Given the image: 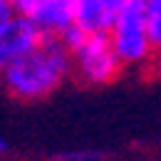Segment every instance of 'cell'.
Masks as SVG:
<instances>
[{
    "label": "cell",
    "mask_w": 161,
    "mask_h": 161,
    "mask_svg": "<svg viewBox=\"0 0 161 161\" xmlns=\"http://www.w3.org/2000/svg\"><path fill=\"white\" fill-rule=\"evenodd\" d=\"M72 77L69 50L62 37H40L20 60H15L0 77L8 94L22 102H37L57 92Z\"/></svg>",
    "instance_id": "cell-1"
},
{
    "label": "cell",
    "mask_w": 161,
    "mask_h": 161,
    "mask_svg": "<svg viewBox=\"0 0 161 161\" xmlns=\"http://www.w3.org/2000/svg\"><path fill=\"white\" fill-rule=\"evenodd\" d=\"M69 50L72 77L87 87H102L119 77L121 62L107 35H84L69 30L62 35Z\"/></svg>",
    "instance_id": "cell-2"
},
{
    "label": "cell",
    "mask_w": 161,
    "mask_h": 161,
    "mask_svg": "<svg viewBox=\"0 0 161 161\" xmlns=\"http://www.w3.org/2000/svg\"><path fill=\"white\" fill-rule=\"evenodd\" d=\"M107 37L112 42L121 67H144L154 60L144 0H129V5L124 8V13L119 15V20L114 22Z\"/></svg>",
    "instance_id": "cell-3"
},
{
    "label": "cell",
    "mask_w": 161,
    "mask_h": 161,
    "mask_svg": "<svg viewBox=\"0 0 161 161\" xmlns=\"http://www.w3.org/2000/svg\"><path fill=\"white\" fill-rule=\"evenodd\" d=\"M15 18L30 22L45 37H62L72 30L75 0H10Z\"/></svg>",
    "instance_id": "cell-4"
},
{
    "label": "cell",
    "mask_w": 161,
    "mask_h": 161,
    "mask_svg": "<svg viewBox=\"0 0 161 161\" xmlns=\"http://www.w3.org/2000/svg\"><path fill=\"white\" fill-rule=\"evenodd\" d=\"M129 0H75L72 30L84 35H109Z\"/></svg>",
    "instance_id": "cell-5"
},
{
    "label": "cell",
    "mask_w": 161,
    "mask_h": 161,
    "mask_svg": "<svg viewBox=\"0 0 161 161\" xmlns=\"http://www.w3.org/2000/svg\"><path fill=\"white\" fill-rule=\"evenodd\" d=\"M40 37L45 35H40L30 22L20 18H13L8 25H3L0 27V77L15 60H20L30 47H35Z\"/></svg>",
    "instance_id": "cell-6"
},
{
    "label": "cell",
    "mask_w": 161,
    "mask_h": 161,
    "mask_svg": "<svg viewBox=\"0 0 161 161\" xmlns=\"http://www.w3.org/2000/svg\"><path fill=\"white\" fill-rule=\"evenodd\" d=\"M144 13H146V27H149L154 60H161V0H144Z\"/></svg>",
    "instance_id": "cell-7"
},
{
    "label": "cell",
    "mask_w": 161,
    "mask_h": 161,
    "mask_svg": "<svg viewBox=\"0 0 161 161\" xmlns=\"http://www.w3.org/2000/svg\"><path fill=\"white\" fill-rule=\"evenodd\" d=\"M107 154L99 149H67L55 154V161H104Z\"/></svg>",
    "instance_id": "cell-8"
},
{
    "label": "cell",
    "mask_w": 161,
    "mask_h": 161,
    "mask_svg": "<svg viewBox=\"0 0 161 161\" xmlns=\"http://www.w3.org/2000/svg\"><path fill=\"white\" fill-rule=\"evenodd\" d=\"M13 18H15V13H13L10 0H0V27H3V25H8Z\"/></svg>",
    "instance_id": "cell-9"
},
{
    "label": "cell",
    "mask_w": 161,
    "mask_h": 161,
    "mask_svg": "<svg viewBox=\"0 0 161 161\" xmlns=\"http://www.w3.org/2000/svg\"><path fill=\"white\" fill-rule=\"evenodd\" d=\"M5 151V141H3V136H0V154Z\"/></svg>",
    "instance_id": "cell-10"
}]
</instances>
